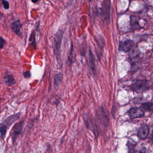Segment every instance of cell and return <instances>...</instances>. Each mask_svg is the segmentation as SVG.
Listing matches in <instances>:
<instances>
[{"mask_svg":"<svg viewBox=\"0 0 153 153\" xmlns=\"http://www.w3.org/2000/svg\"><path fill=\"white\" fill-rule=\"evenodd\" d=\"M64 33L63 29L60 28L54 34L53 40V53L57 63L60 67H61L62 64L60 49Z\"/></svg>","mask_w":153,"mask_h":153,"instance_id":"obj_1","label":"cell"},{"mask_svg":"<svg viewBox=\"0 0 153 153\" xmlns=\"http://www.w3.org/2000/svg\"><path fill=\"white\" fill-rule=\"evenodd\" d=\"M25 124V120H22L16 123L13 127L11 133V140L13 145H15L17 139L22 132Z\"/></svg>","mask_w":153,"mask_h":153,"instance_id":"obj_2","label":"cell"},{"mask_svg":"<svg viewBox=\"0 0 153 153\" xmlns=\"http://www.w3.org/2000/svg\"><path fill=\"white\" fill-rule=\"evenodd\" d=\"M149 83L147 80L145 79H138L136 80L132 85L131 87L132 90L137 93H141L149 89Z\"/></svg>","mask_w":153,"mask_h":153,"instance_id":"obj_3","label":"cell"},{"mask_svg":"<svg viewBox=\"0 0 153 153\" xmlns=\"http://www.w3.org/2000/svg\"><path fill=\"white\" fill-rule=\"evenodd\" d=\"M134 46V43L130 40H125L121 41L119 44V50L123 52H129Z\"/></svg>","mask_w":153,"mask_h":153,"instance_id":"obj_4","label":"cell"},{"mask_svg":"<svg viewBox=\"0 0 153 153\" xmlns=\"http://www.w3.org/2000/svg\"><path fill=\"white\" fill-rule=\"evenodd\" d=\"M22 24L19 19H17L11 23V28L13 33L19 36L21 39L23 37V35L21 31Z\"/></svg>","mask_w":153,"mask_h":153,"instance_id":"obj_5","label":"cell"},{"mask_svg":"<svg viewBox=\"0 0 153 153\" xmlns=\"http://www.w3.org/2000/svg\"><path fill=\"white\" fill-rule=\"evenodd\" d=\"M21 114L20 112L17 113L11 114L7 117L2 123L7 125L8 128H10L15 122L19 120Z\"/></svg>","mask_w":153,"mask_h":153,"instance_id":"obj_6","label":"cell"},{"mask_svg":"<svg viewBox=\"0 0 153 153\" xmlns=\"http://www.w3.org/2000/svg\"><path fill=\"white\" fill-rule=\"evenodd\" d=\"M88 62H89V68L91 73L94 76L96 75V68L95 59L94 55L93 54V52L90 47L88 51Z\"/></svg>","mask_w":153,"mask_h":153,"instance_id":"obj_7","label":"cell"},{"mask_svg":"<svg viewBox=\"0 0 153 153\" xmlns=\"http://www.w3.org/2000/svg\"><path fill=\"white\" fill-rule=\"evenodd\" d=\"M128 114L131 119L140 118L145 115V111L140 108H132L130 109Z\"/></svg>","mask_w":153,"mask_h":153,"instance_id":"obj_8","label":"cell"},{"mask_svg":"<svg viewBox=\"0 0 153 153\" xmlns=\"http://www.w3.org/2000/svg\"><path fill=\"white\" fill-rule=\"evenodd\" d=\"M149 132V128L146 124H143L139 128L137 136L140 139H145L148 137Z\"/></svg>","mask_w":153,"mask_h":153,"instance_id":"obj_9","label":"cell"},{"mask_svg":"<svg viewBox=\"0 0 153 153\" xmlns=\"http://www.w3.org/2000/svg\"><path fill=\"white\" fill-rule=\"evenodd\" d=\"M108 2V1H103L100 11L101 16L105 19H109L110 17V2L107 3Z\"/></svg>","mask_w":153,"mask_h":153,"instance_id":"obj_10","label":"cell"},{"mask_svg":"<svg viewBox=\"0 0 153 153\" xmlns=\"http://www.w3.org/2000/svg\"><path fill=\"white\" fill-rule=\"evenodd\" d=\"M4 83L7 86L12 87L16 83L15 77L12 74L7 72L3 77Z\"/></svg>","mask_w":153,"mask_h":153,"instance_id":"obj_11","label":"cell"},{"mask_svg":"<svg viewBox=\"0 0 153 153\" xmlns=\"http://www.w3.org/2000/svg\"><path fill=\"white\" fill-rule=\"evenodd\" d=\"M63 79V75L62 73H57L53 76V87L56 90L59 89L60 85L62 84Z\"/></svg>","mask_w":153,"mask_h":153,"instance_id":"obj_12","label":"cell"},{"mask_svg":"<svg viewBox=\"0 0 153 153\" xmlns=\"http://www.w3.org/2000/svg\"><path fill=\"white\" fill-rule=\"evenodd\" d=\"M130 25L131 28L134 30H138L140 28L139 19L136 16H132L130 17Z\"/></svg>","mask_w":153,"mask_h":153,"instance_id":"obj_13","label":"cell"},{"mask_svg":"<svg viewBox=\"0 0 153 153\" xmlns=\"http://www.w3.org/2000/svg\"><path fill=\"white\" fill-rule=\"evenodd\" d=\"M140 108L144 111H146L153 112V103L145 102L142 103Z\"/></svg>","mask_w":153,"mask_h":153,"instance_id":"obj_14","label":"cell"},{"mask_svg":"<svg viewBox=\"0 0 153 153\" xmlns=\"http://www.w3.org/2000/svg\"><path fill=\"white\" fill-rule=\"evenodd\" d=\"M8 127L7 125H5L4 123H1V126H0V133H1V137L2 139L4 140L7 134V131Z\"/></svg>","mask_w":153,"mask_h":153,"instance_id":"obj_15","label":"cell"},{"mask_svg":"<svg viewBox=\"0 0 153 153\" xmlns=\"http://www.w3.org/2000/svg\"><path fill=\"white\" fill-rule=\"evenodd\" d=\"M73 51H74V46H73V44L72 42H71V47L70 49L69 52L68 54V61L71 64H72L73 62Z\"/></svg>","mask_w":153,"mask_h":153,"instance_id":"obj_16","label":"cell"},{"mask_svg":"<svg viewBox=\"0 0 153 153\" xmlns=\"http://www.w3.org/2000/svg\"><path fill=\"white\" fill-rule=\"evenodd\" d=\"M30 38H32V40H29V42H31V44L35 47L36 46V33L35 32H32V34L30 35Z\"/></svg>","mask_w":153,"mask_h":153,"instance_id":"obj_17","label":"cell"},{"mask_svg":"<svg viewBox=\"0 0 153 153\" xmlns=\"http://www.w3.org/2000/svg\"><path fill=\"white\" fill-rule=\"evenodd\" d=\"M1 3H2V6H3L4 9L7 10L9 9L10 3L8 1H6V0H2L1 1Z\"/></svg>","mask_w":153,"mask_h":153,"instance_id":"obj_18","label":"cell"},{"mask_svg":"<svg viewBox=\"0 0 153 153\" xmlns=\"http://www.w3.org/2000/svg\"><path fill=\"white\" fill-rule=\"evenodd\" d=\"M134 153H148V152L146 148L142 147L136 150Z\"/></svg>","mask_w":153,"mask_h":153,"instance_id":"obj_19","label":"cell"},{"mask_svg":"<svg viewBox=\"0 0 153 153\" xmlns=\"http://www.w3.org/2000/svg\"><path fill=\"white\" fill-rule=\"evenodd\" d=\"M23 75L24 77L26 79H28L32 76V73L30 71H25L23 73Z\"/></svg>","mask_w":153,"mask_h":153,"instance_id":"obj_20","label":"cell"},{"mask_svg":"<svg viewBox=\"0 0 153 153\" xmlns=\"http://www.w3.org/2000/svg\"><path fill=\"white\" fill-rule=\"evenodd\" d=\"M6 42L5 39L3 38L2 36H1L0 37V49H3L4 48V46L6 45Z\"/></svg>","mask_w":153,"mask_h":153,"instance_id":"obj_21","label":"cell"},{"mask_svg":"<svg viewBox=\"0 0 153 153\" xmlns=\"http://www.w3.org/2000/svg\"><path fill=\"white\" fill-rule=\"evenodd\" d=\"M150 138H153V127L152 128V131H151V134H150Z\"/></svg>","mask_w":153,"mask_h":153,"instance_id":"obj_22","label":"cell"},{"mask_svg":"<svg viewBox=\"0 0 153 153\" xmlns=\"http://www.w3.org/2000/svg\"><path fill=\"white\" fill-rule=\"evenodd\" d=\"M32 2H33V3H36V2H38V1H32Z\"/></svg>","mask_w":153,"mask_h":153,"instance_id":"obj_23","label":"cell"}]
</instances>
